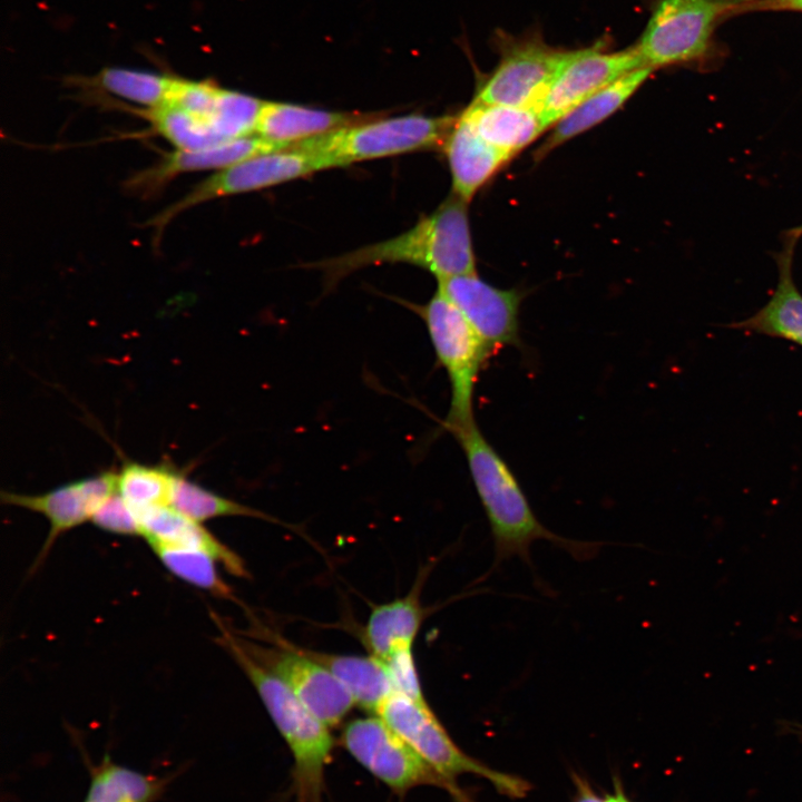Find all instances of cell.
<instances>
[{
	"label": "cell",
	"mask_w": 802,
	"mask_h": 802,
	"mask_svg": "<svg viewBox=\"0 0 802 802\" xmlns=\"http://www.w3.org/2000/svg\"><path fill=\"white\" fill-rule=\"evenodd\" d=\"M451 434L462 449L489 522L495 557L487 575L514 557L532 569L530 548L538 540L549 541L578 561L597 556L602 542L561 537L539 521L514 471L477 423Z\"/></svg>",
	"instance_id": "obj_1"
},
{
	"label": "cell",
	"mask_w": 802,
	"mask_h": 802,
	"mask_svg": "<svg viewBox=\"0 0 802 802\" xmlns=\"http://www.w3.org/2000/svg\"><path fill=\"white\" fill-rule=\"evenodd\" d=\"M382 263H410L437 280L476 274L467 203L454 194L411 229L317 264L327 285L351 272Z\"/></svg>",
	"instance_id": "obj_2"
},
{
	"label": "cell",
	"mask_w": 802,
	"mask_h": 802,
	"mask_svg": "<svg viewBox=\"0 0 802 802\" xmlns=\"http://www.w3.org/2000/svg\"><path fill=\"white\" fill-rule=\"evenodd\" d=\"M216 642L234 658L258 693L293 757V790L299 802H322L324 774L333 750L330 727L294 692L241 645L237 634L215 614Z\"/></svg>",
	"instance_id": "obj_3"
},
{
	"label": "cell",
	"mask_w": 802,
	"mask_h": 802,
	"mask_svg": "<svg viewBox=\"0 0 802 802\" xmlns=\"http://www.w3.org/2000/svg\"><path fill=\"white\" fill-rule=\"evenodd\" d=\"M422 319L438 364L450 384V407L444 429L454 432L476 423L475 391L480 372L492 356L460 310L439 290L423 305L414 306Z\"/></svg>",
	"instance_id": "obj_4"
},
{
	"label": "cell",
	"mask_w": 802,
	"mask_h": 802,
	"mask_svg": "<svg viewBox=\"0 0 802 802\" xmlns=\"http://www.w3.org/2000/svg\"><path fill=\"white\" fill-rule=\"evenodd\" d=\"M456 117L409 115L371 119L290 145L323 156L331 168L446 145Z\"/></svg>",
	"instance_id": "obj_5"
},
{
	"label": "cell",
	"mask_w": 802,
	"mask_h": 802,
	"mask_svg": "<svg viewBox=\"0 0 802 802\" xmlns=\"http://www.w3.org/2000/svg\"><path fill=\"white\" fill-rule=\"evenodd\" d=\"M437 773L456 785L462 774H476L510 798H522L530 785L519 776L493 770L464 753L427 702L392 693L376 712Z\"/></svg>",
	"instance_id": "obj_6"
},
{
	"label": "cell",
	"mask_w": 802,
	"mask_h": 802,
	"mask_svg": "<svg viewBox=\"0 0 802 802\" xmlns=\"http://www.w3.org/2000/svg\"><path fill=\"white\" fill-rule=\"evenodd\" d=\"M749 0H659L635 49L645 67L687 63L704 57L716 23L743 12Z\"/></svg>",
	"instance_id": "obj_7"
},
{
	"label": "cell",
	"mask_w": 802,
	"mask_h": 802,
	"mask_svg": "<svg viewBox=\"0 0 802 802\" xmlns=\"http://www.w3.org/2000/svg\"><path fill=\"white\" fill-rule=\"evenodd\" d=\"M341 742L355 761L395 793L434 785L446 789L458 802H469L457 785L437 773L379 715L348 723Z\"/></svg>",
	"instance_id": "obj_8"
},
{
	"label": "cell",
	"mask_w": 802,
	"mask_h": 802,
	"mask_svg": "<svg viewBox=\"0 0 802 802\" xmlns=\"http://www.w3.org/2000/svg\"><path fill=\"white\" fill-rule=\"evenodd\" d=\"M244 649L280 677L327 727L344 720L355 704L351 693L321 663L278 639L265 646L237 635Z\"/></svg>",
	"instance_id": "obj_9"
},
{
	"label": "cell",
	"mask_w": 802,
	"mask_h": 802,
	"mask_svg": "<svg viewBox=\"0 0 802 802\" xmlns=\"http://www.w3.org/2000/svg\"><path fill=\"white\" fill-rule=\"evenodd\" d=\"M645 67L635 47L607 52L600 46L566 51L546 90L534 107L546 128L599 89Z\"/></svg>",
	"instance_id": "obj_10"
},
{
	"label": "cell",
	"mask_w": 802,
	"mask_h": 802,
	"mask_svg": "<svg viewBox=\"0 0 802 802\" xmlns=\"http://www.w3.org/2000/svg\"><path fill=\"white\" fill-rule=\"evenodd\" d=\"M326 168L331 166L323 156L295 148L247 158L198 184L159 215L156 224L164 225L177 213L213 198L271 187Z\"/></svg>",
	"instance_id": "obj_11"
},
{
	"label": "cell",
	"mask_w": 802,
	"mask_h": 802,
	"mask_svg": "<svg viewBox=\"0 0 802 802\" xmlns=\"http://www.w3.org/2000/svg\"><path fill=\"white\" fill-rule=\"evenodd\" d=\"M438 290L460 310L492 355L521 345V292L496 287L477 274L438 280Z\"/></svg>",
	"instance_id": "obj_12"
},
{
	"label": "cell",
	"mask_w": 802,
	"mask_h": 802,
	"mask_svg": "<svg viewBox=\"0 0 802 802\" xmlns=\"http://www.w3.org/2000/svg\"><path fill=\"white\" fill-rule=\"evenodd\" d=\"M565 52L535 38L507 43L499 63L483 81L473 101L534 108Z\"/></svg>",
	"instance_id": "obj_13"
},
{
	"label": "cell",
	"mask_w": 802,
	"mask_h": 802,
	"mask_svg": "<svg viewBox=\"0 0 802 802\" xmlns=\"http://www.w3.org/2000/svg\"><path fill=\"white\" fill-rule=\"evenodd\" d=\"M117 480L118 472L108 470L38 495L1 491L2 503L40 514L49 521V532L33 563L32 571L43 561L62 534L91 520L97 508L118 491Z\"/></svg>",
	"instance_id": "obj_14"
},
{
	"label": "cell",
	"mask_w": 802,
	"mask_h": 802,
	"mask_svg": "<svg viewBox=\"0 0 802 802\" xmlns=\"http://www.w3.org/2000/svg\"><path fill=\"white\" fill-rule=\"evenodd\" d=\"M802 238V224L782 232L773 253L777 283L770 300L750 317L725 325L747 333L783 339L802 346V293L793 278L794 254Z\"/></svg>",
	"instance_id": "obj_15"
},
{
	"label": "cell",
	"mask_w": 802,
	"mask_h": 802,
	"mask_svg": "<svg viewBox=\"0 0 802 802\" xmlns=\"http://www.w3.org/2000/svg\"><path fill=\"white\" fill-rule=\"evenodd\" d=\"M143 537L147 542L198 549L209 554L232 575L250 576L243 559L207 530L170 506H156L136 511Z\"/></svg>",
	"instance_id": "obj_16"
},
{
	"label": "cell",
	"mask_w": 802,
	"mask_h": 802,
	"mask_svg": "<svg viewBox=\"0 0 802 802\" xmlns=\"http://www.w3.org/2000/svg\"><path fill=\"white\" fill-rule=\"evenodd\" d=\"M287 147L252 135L199 150L170 153L151 169L131 179L135 188L151 190L183 173L224 169L247 158L286 149Z\"/></svg>",
	"instance_id": "obj_17"
},
{
	"label": "cell",
	"mask_w": 802,
	"mask_h": 802,
	"mask_svg": "<svg viewBox=\"0 0 802 802\" xmlns=\"http://www.w3.org/2000/svg\"><path fill=\"white\" fill-rule=\"evenodd\" d=\"M444 149L453 194L466 203L511 158L487 143L462 116L457 118Z\"/></svg>",
	"instance_id": "obj_18"
},
{
	"label": "cell",
	"mask_w": 802,
	"mask_h": 802,
	"mask_svg": "<svg viewBox=\"0 0 802 802\" xmlns=\"http://www.w3.org/2000/svg\"><path fill=\"white\" fill-rule=\"evenodd\" d=\"M374 118L376 117L264 101L257 116L254 135L290 147L294 143Z\"/></svg>",
	"instance_id": "obj_19"
},
{
	"label": "cell",
	"mask_w": 802,
	"mask_h": 802,
	"mask_svg": "<svg viewBox=\"0 0 802 802\" xmlns=\"http://www.w3.org/2000/svg\"><path fill=\"white\" fill-rule=\"evenodd\" d=\"M653 71L654 69L649 67H640L596 91L554 126L552 133L537 154L544 156L608 118L629 99Z\"/></svg>",
	"instance_id": "obj_20"
},
{
	"label": "cell",
	"mask_w": 802,
	"mask_h": 802,
	"mask_svg": "<svg viewBox=\"0 0 802 802\" xmlns=\"http://www.w3.org/2000/svg\"><path fill=\"white\" fill-rule=\"evenodd\" d=\"M490 145L512 157L547 128L532 107L472 101L461 115Z\"/></svg>",
	"instance_id": "obj_21"
},
{
	"label": "cell",
	"mask_w": 802,
	"mask_h": 802,
	"mask_svg": "<svg viewBox=\"0 0 802 802\" xmlns=\"http://www.w3.org/2000/svg\"><path fill=\"white\" fill-rule=\"evenodd\" d=\"M424 616L417 586L404 597L373 607L363 633L370 654L384 661L397 649L412 647Z\"/></svg>",
	"instance_id": "obj_22"
},
{
	"label": "cell",
	"mask_w": 802,
	"mask_h": 802,
	"mask_svg": "<svg viewBox=\"0 0 802 802\" xmlns=\"http://www.w3.org/2000/svg\"><path fill=\"white\" fill-rule=\"evenodd\" d=\"M300 649L327 668L351 693L355 704L363 710L376 713L384 701L394 693L383 662L372 655H343Z\"/></svg>",
	"instance_id": "obj_23"
},
{
	"label": "cell",
	"mask_w": 802,
	"mask_h": 802,
	"mask_svg": "<svg viewBox=\"0 0 802 802\" xmlns=\"http://www.w3.org/2000/svg\"><path fill=\"white\" fill-rule=\"evenodd\" d=\"M177 80L178 78L167 75L107 67L91 77L88 84L150 109L170 100Z\"/></svg>",
	"instance_id": "obj_24"
},
{
	"label": "cell",
	"mask_w": 802,
	"mask_h": 802,
	"mask_svg": "<svg viewBox=\"0 0 802 802\" xmlns=\"http://www.w3.org/2000/svg\"><path fill=\"white\" fill-rule=\"evenodd\" d=\"M160 789L154 776L105 760L92 773L84 802H151Z\"/></svg>",
	"instance_id": "obj_25"
},
{
	"label": "cell",
	"mask_w": 802,
	"mask_h": 802,
	"mask_svg": "<svg viewBox=\"0 0 802 802\" xmlns=\"http://www.w3.org/2000/svg\"><path fill=\"white\" fill-rule=\"evenodd\" d=\"M165 568L179 579L216 597L232 599V588L222 579L216 559L209 554L186 547L148 542Z\"/></svg>",
	"instance_id": "obj_26"
},
{
	"label": "cell",
	"mask_w": 802,
	"mask_h": 802,
	"mask_svg": "<svg viewBox=\"0 0 802 802\" xmlns=\"http://www.w3.org/2000/svg\"><path fill=\"white\" fill-rule=\"evenodd\" d=\"M169 506L198 522L232 516L277 521L261 510L217 495L180 473L176 478Z\"/></svg>",
	"instance_id": "obj_27"
},
{
	"label": "cell",
	"mask_w": 802,
	"mask_h": 802,
	"mask_svg": "<svg viewBox=\"0 0 802 802\" xmlns=\"http://www.w3.org/2000/svg\"><path fill=\"white\" fill-rule=\"evenodd\" d=\"M177 476L166 466L126 462L118 472V492L135 511L169 506Z\"/></svg>",
	"instance_id": "obj_28"
},
{
	"label": "cell",
	"mask_w": 802,
	"mask_h": 802,
	"mask_svg": "<svg viewBox=\"0 0 802 802\" xmlns=\"http://www.w3.org/2000/svg\"><path fill=\"white\" fill-rule=\"evenodd\" d=\"M154 128L179 150H199L223 141L209 121L174 105H163L144 113Z\"/></svg>",
	"instance_id": "obj_29"
},
{
	"label": "cell",
	"mask_w": 802,
	"mask_h": 802,
	"mask_svg": "<svg viewBox=\"0 0 802 802\" xmlns=\"http://www.w3.org/2000/svg\"><path fill=\"white\" fill-rule=\"evenodd\" d=\"M90 521L99 529L111 534L143 537L136 511L118 491L97 508Z\"/></svg>",
	"instance_id": "obj_30"
},
{
	"label": "cell",
	"mask_w": 802,
	"mask_h": 802,
	"mask_svg": "<svg viewBox=\"0 0 802 802\" xmlns=\"http://www.w3.org/2000/svg\"><path fill=\"white\" fill-rule=\"evenodd\" d=\"M382 662L391 679L394 693H400L417 702H426L412 655V647L397 649Z\"/></svg>",
	"instance_id": "obj_31"
},
{
	"label": "cell",
	"mask_w": 802,
	"mask_h": 802,
	"mask_svg": "<svg viewBox=\"0 0 802 802\" xmlns=\"http://www.w3.org/2000/svg\"><path fill=\"white\" fill-rule=\"evenodd\" d=\"M750 10H789L802 12V0H750L743 11Z\"/></svg>",
	"instance_id": "obj_32"
},
{
	"label": "cell",
	"mask_w": 802,
	"mask_h": 802,
	"mask_svg": "<svg viewBox=\"0 0 802 802\" xmlns=\"http://www.w3.org/2000/svg\"><path fill=\"white\" fill-rule=\"evenodd\" d=\"M576 793L574 802H608L606 796H599L586 779L578 774L573 775Z\"/></svg>",
	"instance_id": "obj_33"
},
{
	"label": "cell",
	"mask_w": 802,
	"mask_h": 802,
	"mask_svg": "<svg viewBox=\"0 0 802 802\" xmlns=\"http://www.w3.org/2000/svg\"><path fill=\"white\" fill-rule=\"evenodd\" d=\"M605 796L608 802H633L624 792L622 783L618 779H614V790L610 794Z\"/></svg>",
	"instance_id": "obj_34"
}]
</instances>
